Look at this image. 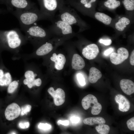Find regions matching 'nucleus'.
Instances as JSON below:
<instances>
[{"label": "nucleus", "mask_w": 134, "mask_h": 134, "mask_svg": "<svg viewBox=\"0 0 134 134\" xmlns=\"http://www.w3.org/2000/svg\"><path fill=\"white\" fill-rule=\"evenodd\" d=\"M81 103L83 108L88 109L90 107H92L91 113L93 115H98L101 112L102 106L99 103L97 98L94 95L88 94L82 99Z\"/></svg>", "instance_id": "1a4fd4ad"}, {"label": "nucleus", "mask_w": 134, "mask_h": 134, "mask_svg": "<svg viewBox=\"0 0 134 134\" xmlns=\"http://www.w3.org/2000/svg\"><path fill=\"white\" fill-rule=\"evenodd\" d=\"M1 12V11L0 10V13Z\"/></svg>", "instance_id": "58836bf2"}, {"label": "nucleus", "mask_w": 134, "mask_h": 134, "mask_svg": "<svg viewBox=\"0 0 134 134\" xmlns=\"http://www.w3.org/2000/svg\"><path fill=\"white\" fill-rule=\"evenodd\" d=\"M39 1L40 5V11L52 21L55 17L56 11L62 6L58 4L57 0H39Z\"/></svg>", "instance_id": "0eeeda50"}, {"label": "nucleus", "mask_w": 134, "mask_h": 134, "mask_svg": "<svg viewBox=\"0 0 134 134\" xmlns=\"http://www.w3.org/2000/svg\"><path fill=\"white\" fill-rule=\"evenodd\" d=\"M57 124L58 125L62 124L64 126H67L69 124V121L68 120L62 121L59 120L57 122Z\"/></svg>", "instance_id": "72a5a7b5"}, {"label": "nucleus", "mask_w": 134, "mask_h": 134, "mask_svg": "<svg viewBox=\"0 0 134 134\" xmlns=\"http://www.w3.org/2000/svg\"><path fill=\"white\" fill-rule=\"evenodd\" d=\"M114 49L110 47L105 50L103 52V55L105 56H107L109 55L114 51Z\"/></svg>", "instance_id": "473e14b6"}, {"label": "nucleus", "mask_w": 134, "mask_h": 134, "mask_svg": "<svg viewBox=\"0 0 134 134\" xmlns=\"http://www.w3.org/2000/svg\"><path fill=\"white\" fill-rule=\"evenodd\" d=\"M24 69L23 80V84L31 89L35 86L39 87L42 84V80L38 77L39 73L32 63L24 61Z\"/></svg>", "instance_id": "20e7f679"}, {"label": "nucleus", "mask_w": 134, "mask_h": 134, "mask_svg": "<svg viewBox=\"0 0 134 134\" xmlns=\"http://www.w3.org/2000/svg\"><path fill=\"white\" fill-rule=\"evenodd\" d=\"M51 22L52 24L48 28L51 34L67 36L75 34L71 26L58 18L55 17Z\"/></svg>", "instance_id": "39448f33"}, {"label": "nucleus", "mask_w": 134, "mask_h": 134, "mask_svg": "<svg viewBox=\"0 0 134 134\" xmlns=\"http://www.w3.org/2000/svg\"><path fill=\"white\" fill-rule=\"evenodd\" d=\"M1 59L0 62V86L6 87L12 81V77L9 71L4 65Z\"/></svg>", "instance_id": "9b49d317"}, {"label": "nucleus", "mask_w": 134, "mask_h": 134, "mask_svg": "<svg viewBox=\"0 0 134 134\" xmlns=\"http://www.w3.org/2000/svg\"><path fill=\"white\" fill-rule=\"evenodd\" d=\"M3 4L9 12L15 10H28L35 7L34 3L29 0H4Z\"/></svg>", "instance_id": "6e6552de"}, {"label": "nucleus", "mask_w": 134, "mask_h": 134, "mask_svg": "<svg viewBox=\"0 0 134 134\" xmlns=\"http://www.w3.org/2000/svg\"><path fill=\"white\" fill-rule=\"evenodd\" d=\"M90 0H81L80 2L82 4L84 5L89 3Z\"/></svg>", "instance_id": "e433bc0d"}, {"label": "nucleus", "mask_w": 134, "mask_h": 134, "mask_svg": "<svg viewBox=\"0 0 134 134\" xmlns=\"http://www.w3.org/2000/svg\"><path fill=\"white\" fill-rule=\"evenodd\" d=\"M77 80L81 85L84 86L85 84L84 78L81 74L78 73L77 75Z\"/></svg>", "instance_id": "c85d7f7f"}, {"label": "nucleus", "mask_w": 134, "mask_h": 134, "mask_svg": "<svg viewBox=\"0 0 134 134\" xmlns=\"http://www.w3.org/2000/svg\"><path fill=\"white\" fill-rule=\"evenodd\" d=\"M130 63L132 65H134V50H133L132 51L131 54V55L130 60Z\"/></svg>", "instance_id": "f704fd0d"}, {"label": "nucleus", "mask_w": 134, "mask_h": 134, "mask_svg": "<svg viewBox=\"0 0 134 134\" xmlns=\"http://www.w3.org/2000/svg\"><path fill=\"white\" fill-rule=\"evenodd\" d=\"M47 91L53 98L55 104L57 106L62 105L65 102V94L64 91L61 88L55 91L53 87L49 88Z\"/></svg>", "instance_id": "f8f14e48"}, {"label": "nucleus", "mask_w": 134, "mask_h": 134, "mask_svg": "<svg viewBox=\"0 0 134 134\" xmlns=\"http://www.w3.org/2000/svg\"><path fill=\"white\" fill-rule=\"evenodd\" d=\"M50 59L55 62V67L56 69L61 70L63 69L66 61V58L63 54L60 53L57 55L54 53Z\"/></svg>", "instance_id": "f3484780"}, {"label": "nucleus", "mask_w": 134, "mask_h": 134, "mask_svg": "<svg viewBox=\"0 0 134 134\" xmlns=\"http://www.w3.org/2000/svg\"><path fill=\"white\" fill-rule=\"evenodd\" d=\"M99 42L100 43H101L106 46H108L110 45L112 43V40L110 39H100L99 40Z\"/></svg>", "instance_id": "7c9ffc66"}, {"label": "nucleus", "mask_w": 134, "mask_h": 134, "mask_svg": "<svg viewBox=\"0 0 134 134\" xmlns=\"http://www.w3.org/2000/svg\"><path fill=\"white\" fill-rule=\"evenodd\" d=\"M18 19L23 31L28 27L39 21L47 20L52 21L50 17L43 13L36 7L28 10H15L10 12Z\"/></svg>", "instance_id": "f03ea898"}, {"label": "nucleus", "mask_w": 134, "mask_h": 134, "mask_svg": "<svg viewBox=\"0 0 134 134\" xmlns=\"http://www.w3.org/2000/svg\"><path fill=\"white\" fill-rule=\"evenodd\" d=\"M120 1L116 0H107L104 3V5L108 8L114 9L120 6Z\"/></svg>", "instance_id": "b1692460"}, {"label": "nucleus", "mask_w": 134, "mask_h": 134, "mask_svg": "<svg viewBox=\"0 0 134 134\" xmlns=\"http://www.w3.org/2000/svg\"><path fill=\"white\" fill-rule=\"evenodd\" d=\"M99 52L97 45L94 44L88 45L82 50V54L86 59L89 60L94 59L98 55Z\"/></svg>", "instance_id": "4468645a"}, {"label": "nucleus", "mask_w": 134, "mask_h": 134, "mask_svg": "<svg viewBox=\"0 0 134 134\" xmlns=\"http://www.w3.org/2000/svg\"><path fill=\"white\" fill-rule=\"evenodd\" d=\"M30 126V123L29 122H20L19 124V126L20 128L22 129H25L29 128Z\"/></svg>", "instance_id": "2f4dec72"}, {"label": "nucleus", "mask_w": 134, "mask_h": 134, "mask_svg": "<svg viewBox=\"0 0 134 134\" xmlns=\"http://www.w3.org/2000/svg\"><path fill=\"white\" fill-rule=\"evenodd\" d=\"M123 3L127 10L131 11L134 9V0H124Z\"/></svg>", "instance_id": "a878e982"}, {"label": "nucleus", "mask_w": 134, "mask_h": 134, "mask_svg": "<svg viewBox=\"0 0 134 134\" xmlns=\"http://www.w3.org/2000/svg\"><path fill=\"white\" fill-rule=\"evenodd\" d=\"M21 109L19 105L15 103L8 105L5 111V115L6 119L11 121L17 118L20 114Z\"/></svg>", "instance_id": "ddd939ff"}, {"label": "nucleus", "mask_w": 134, "mask_h": 134, "mask_svg": "<svg viewBox=\"0 0 134 134\" xmlns=\"http://www.w3.org/2000/svg\"><path fill=\"white\" fill-rule=\"evenodd\" d=\"M95 16L98 20L106 25L110 24L112 20L110 17L102 13L97 12L95 14Z\"/></svg>", "instance_id": "412c9836"}, {"label": "nucleus", "mask_w": 134, "mask_h": 134, "mask_svg": "<svg viewBox=\"0 0 134 134\" xmlns=\"http://www.w3.org/2000/svg\"><path fill=\"white\" fill-rule=\"evenodd\" d=\"M130 20L125 17H123L120 19L118 22L115 24L116 28L118 31H122L124 30L126 26L130 23Z\"/></svg>", "instance_id": "4be33fe9"}, {"label": "nucleus", "mask_w": 134, "mask_h": 134, "mask_svg": "<svg viewBox=\"0 0 134 134\" xmlns=\"http://www.w3.org/2000/svg\"><path fill=\"white\" fill-rule=\"evenodd\" d=\"M115 101L118 104V109L119 110L123 112L128 111L130 108V104L129 100L124 96L121 94H118L115 97Z\"/></svg>", "instance_id": "2eb2a0df"}, {"label": "nucleus", "mask_w": 134, "mask_h": 134, "mask_svg": "<svg viewBox=\"0 0 134 134\" xmlns=\"http://www.w3.org/2000/svg\"><path fill=\"white\" fill-rule=\"evenodd\" d=\"M70 120L72 123H76L79 122V119L77 117L73 116L71 118Z\"/></svg>", "instance_id": "c9c22d12"}, {"label": "nucleus", "mask_w": 134, "mask_h": 134, "mask_svg": "<svg viewBox=\"0 0 134 134\" xmlns=\"http://www.w3.org/2000/svg\"><path fill=\"white\" fill-rule=\"evenodd\" d=\"M28 41L37 48L46 42L52 34L48 29L45 28L35 23L23 31Z\"/></svg>", "instance_id": "7ed1b4c3"}, {"label": "nucleus", "mask_w": 134, "mask_h": 134, "mask_svg": "<svg viewBox=\"0 0 134 134\" xmlns=\"http://www.w3.org/2000/svg\"><path fill=\"white\" fill-rule=\"evenodd\" d=\"M71 66L72 68L74 69L80 70L85 67V63L83 59L80 55L75 54L72 57Z\"/></svg>", "instance_id": "a211bd4d"}, {"label": "nucleus", "mask_w": 134, "mask_h": 134, "mask_svg": "<svg viewBox=\"0 0 134 134\" xmlns=\"http://www.w3.org/2000/svg\"><path fill=\"white\" fill-rule=\"evenodd\" d=\"M129 56L128 50L124 47L119 48L117 50V53H112L110 56V60L113 64L117 65L122 63L127 59Z\"/></svg>", "instance_id": "9d476101"}, {"label": "nucleus", "mask_w": 134, "mask_h": 134, "mask_svg": "<svg viewBox=\"0 0 134 134\" xmlns=\"http://www.w3.org/2000/svg\"><path fill=\"white\" fill-rule=\"evenodd\" d=\"M101 76V72L97 68L92 67L90 69L88 79L89 81L91 83H96Z\"/></svg>", "instance_id": "6ab92c4d"}, {"label": "nucleus", "mask_w": 134, "mask_h": 134, "mask_svg": "<svg viewBox=\"0 0 134 134\" xmlns=\"http://www.w3.org/2000/svg\"><path fill=\"white\" fill-rule=\"evenodd\" d=\"M4 0H0V2L3 4Z\"/></svg>", "instance_id": "4c0bfd02"}, {"label": "nucleus", "mask_w": 134, "mask_h": 134, "mask_svg": "<svg viewBox=\"0 0 134 134\" xmlns=\"http://www.w3.org/2000/svg\"><path fill=\"white\" fill-rule=\"evenodd\" d=\"M19 80H14L12 81L8 86L7 92L9 93H12L15 91L19 86Z\"/></svg>", "instance_id": "393cba45"}, {"label": "nucleus", "mask_w": 134, "mask_h": 134, "mask_svg": "<svg viewBox=\"0 0 134 134\" xmlns=\"http://www.w3.org/2000/svg\"><path fill=\"white\" fill-rule=\"evenodd\" d=\"M105 122L104 118L101 117H89L83 120L85 124L90 126L96 124H104Z\"/></svg>", "instance_id": "aec40b11"}, {"label": "nucleus", "mask_w": 134, "mask_h": 134, "mask_svg": "<svg viewBox=\"0 0 134 134\" xmlns=\"http://www.w3.org/2000/svg\"><path fill=\"white\" fill-rule=\"evenodd\" d=\"M31 106L29 104L26 105L24 107H22L21 109V115L22 116L24 115L25 114L27 115V113L31 111Z\"/></svg>", "instance_id": "bb28decb"}, {"label": "nucleus", "mask_w": 134, "mask_h": 134, "mask_svg": "<svg viewBox=\"0 0 134 134\" xmlns=\"http://www.w3.org/2000/svg\"><path fill=\"white\" fill-rule=\"evenodd\" d=\"M97 131L100 134H108L109 132L110 128L109 126L104 124H99L96 126Z\"/></svg>", "instance_id": "5701e85b"}, {"label": "nucleus", "mask_w": 134, "mask_h": 134, "mask_svg": "<svg viewBox=\"0 0 134 134\" xmlns=\"http://www.w3.org/2000/svg\"><path fill=\"white\" fill-rule=\"evenodd\" d=\"M126 124L128 127L131 130L134 131V117H133L128 120Z\"/></svg>", "instance_id": "cd10ccee"}, {"label": "nucleus", "mask_w": 134, "mask_h": 134, "mask_svg": "<svg viewBox=\"0 0 134 134\" xmlns=\"http://www.w3.org/2000/svg\"><path fill=\"white\" fill-rule=\"evenodd\" d=\"M38 127L39 129L46 130L50 129L51 128V126L47 123H40L38 125Z\"/></svg>", "instance_id": "c756f323"}, {"label": "nucleus", "mask_w": 134, "mask_h": 134, "mask_svg": "<svg viewBox=\"0 0 134 134\" xmlns=\"http://www.w3.org/2000/svg\"><path fill=\"white\" fill-rule=\"evenodd\" d=\"M28 42L25 35L18 29L0 30V55L2 51H7L13 54L12 59L20 54L22 46Z\"/></svg>", "instance_id": "f257e3e1"}, {"label": "nucleus", "mask_w": 134, "mask_h": 134, "mask_svg": "<svg viewBox=\"0 0 134 134\" xmlns=\"http://www.w3.org/2000/svg\"><path fill=\"white\" fill-rule=\"evenodd\" d=\"M59 14L57 18L71 26L79 25L80 19L75 11L69 7L62 6L59 10Z\"/></svg>", "instance_id": "423d86ee"}, {"label": "nucleus", "mask_w": 134, "mask_h": 134, "mask_svg": "<svg viewBox=\"0 0 134 134\" xmlns=\"http://www.w3.org/2000/svg\"><path fill=\"white\" fill-rule=\"evenodd\" d=\"M120 88L122 91L127 95H130L134 92V83L131 80L123 79L120 83Z\"/></svg>", "instance_id": "dca6fc26"}]
</instances>
